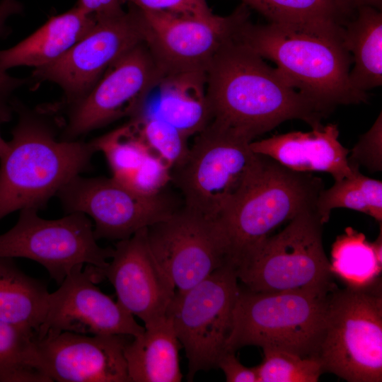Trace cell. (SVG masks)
Wrapping results in <instances>:
<instances>
[{
  "label": "cell",
  "mask_w": 382,
  "mask_h": 382,
  "mask_svg": "<svg viewBox=\"0 0 382 382\" xmlns=\"http://www.w3.org/2000/svg\"><path fill=\"white\" fill-rule=\"evenodd\" d=\"M20 211L16 224L0 235V257L34 260L60 284L75 268L85 265L103 268L112 256L113 248L98 244L93 225L83 213L45 219L39 216L38 209Z\"/></svg>",
  "instance_id": "9c48e42d"
},
{
  "label": "cell",
  "mask_w": 382,
  "mask_h": 382,
  "mask_svg": "<svg viewBox=\"0 0 382 382\" xmlns=\"http://www.w3.org/2000/svg\"><path fill=\"white\" fill-rule=\"evenodd\" d=\"M124 0H79L76 6L96 16H107L123 10Z\"/></svg>",
  "instance_id": "8d00e7d4"
},
{
  "label": "cell",
  "mask_w": 382,
  "mask_h": 382,
  "mask_svg": "<svg viewBox=\"0 0 382 382\" xmlns=\"http://www.w3.org/2000/svg\"><path fill=\"white\" fill-rule=\"evenodd\" d=\"M151 151L172 169L186 158L190 147L187 137L165 120L150 115H137L131 120Z\"/></svg>",
  "instance_id": "f546056e"
},
{
  "label": "cell",
  "mask_w": 382,
  "mask_h": 382,
  "mask_svg": "<svg viewBox=\"0 0 382 382\" xmlns=\"http://www.w3.org/2000/svg\"><path fill=\"white\" fill-rule=\"evenodd\" d=\"M253 140L214 121L196 134L185 161L171 170L184 207L216 219L238 191L257 154Z\"/></svg>",
  "instance_id": "ba28073f"
},
{
  "label": "cell",
  "mask_w": 382,
  "mask_h": 382,
  "mask_svg": "<svg viewBox=\"0 0 382 382\" xmlns=\"http://www.w3.org/2000/svg\"><path fill=\"white\" fill-rule=\"evenodd\" d=\"M17 123L0 158V221L25 208L44 207L73 178L86 170L97 149L91 140H64L57 104L30 108L12 100Z\"/></svg>",
  "instance_id": "3957f363"
},
{
  "label": "cell",
  "mask_w": 382,
  "mask_h": 382,
  "mask_svg": "<svg viewBox=\"0 0 382 382\" xmlns=\"http://www.w3.org/2000/svg\"><path fill=\"white\" fill-rule=\"evenodd\" d=\"M348 156L349 164L364 167L370 171H381L382 168V117L381 112L371 127L361 135L358 142Z\"/></svg>",
  "instance_id": "836d02e7"
},
{
  "label": "cell",
  "mask_w": 382,
  "mask_h": 382,
  "mask_svg": "<svg viewBox=\"0 0 382 382\" xmlns=\"http://www.w3.org/2000/svg\"><path fill=\"white\" fill-rule=\"evenodd\" d=\"M235 268L227 264L190 289L175 294L168 311L188 360V381L216 368L225 352L240 289Z\"/></svg>",
  "instance_id": "30bf717a"
},
{
  "label": "cell",
  "mask_w": 382,
  "mask_h": 382,
  "mask_svg": "<svg viewBox=\"0 0 382 382\" xmlns=\"http://www.w3.org/2000/svg\"><path fill=\"white\" fill-rule=\"evenodd\" d=\"M126 335L48 332L35 340L41 371L51 382H129Z\"/></svg>",
  "instance_id": "e0dca14e"
},
{
  "label": "cell",
  "mask_w": 382,
  "mask_h": 382,
  "mask_svg": "<svg viewBox=\"0 0 382 382\" xmlns=\"http://www.w3.org/2000/svg\"><path fill=\"white\" fill-rule=\"evenodd\" d=\"M352 166V175L335 181L329 189L320 191L316 211L323 224L328 221L331 211L336 208L358 211L381 223L382 182L364 175L359 167Z\"/></svg>",
  "instance_id": "484cf974"
},
{
  "label": "cell",
  "mask_w": 382,
  "mask_h": 382,
  "mask_svg": "<svg viewBox=\"0 0 382 382\" xmlns=\"http://www.w3.org/2000/svg\"><path fill=\"white\" fill-rule=\"evenodd\" d=\"M344 40L352 60L349 80L357 90L382 84V13L369 6L359 7L342 23Z\"/></svg>",
  "instance_id": "603a6c76"
},
{
  "label": "cell",
  "mask_w": 382,
  "mask_h": 382,
  "mask_svg": "<svg viewBox=\"0 0 382 382\" xmlns=\"http://www.w3.org/2000/svg\"><path fill=\"white\" fill-rule=\"evenodd\" d=\"M236 33L206 69L212 121L253 141L289 120H301L312 129L323 125L324 117L313 104L238 40Z\"/></svg>",
  "instance_id": "6da1fadb"
},
{
  "label": "cell",
  "mask_w": 382,
  "mask_h": 382,
  "mask_svg": "<svg viewBox=\"0 0 382 382\" xmlns=\"http://www.w3.org/2000/svg\"><path fill=\"white\" fill-rule=\"evenodd\" d=\"M382 237L374 243L351 227L339 236L332 245L330 268L349 287L373 286L381 272Z\"/></svg>",
  "instance_id": "d4e9b609"
},
{
  "label": "cell",
  "mask_w": 382,
  "mask_h": 382,
  "mask_svg": "<svg viewBox=\"0 0 382 382\" xmlns=\"http://www.w3.org/2000/svg\"><path fill=\"white\" fill-rule=\"evenodd\" d=\"M335 124L321 125L310 132H291L260 141H252L251 151L266 156L296 172H325L335 181L352 175L349 151L339 141Z\"/></svg>",
  "instance_id": "d6986e66"
},
{
  "label": "cell",
  "mask_w": 382,
  "mask_h": 382,
  "mask_svg": "<svg viewBox=\"0 0 382 382\" xmlns=\"http://www.w3.org/2000/svg\"><path fill=\"white\" fill-rule=\"evenodd\" d=\"M158 87L160 97L154 116L171 124L187 138L202 132L212 121L206 71L190 70L165 75Z\"/></svg>",
  "instance_id": "7402d4cb"
},
{
  "label": "cell",
  "mask_w": 382,
  "mask_h": 382,
  "mask_svg": "<svg viewBox=\"0 0 382 382\" xmlns=\"http://www.w3.org/2000/svg\"><path fill=\"white\" fill-rule=\"evenodd\" d=\"M267 18L270 22L303 23L334 21L343 23L337 0H241Z\"/></svg>",
  "instance_id": "f1b7e54d"
},
{
  "label": "cell",
  "mask_w": 382,
  "mask_h": 382,
  "mask_svg": "<svg viewBox=\"0 0 382 382\" xmlns=\"http://www.w3.org/2000/svg\"><path fill=\"white\" fill-rule=\"evenodd\" d=\"M93 141L97 151L103 152L105 156L112 178L122 184L152 153L132 120Z\"/></svg>",
  "instance_id": "83f0119b"
},
{
  "label": "cell",
  "mask_w": 382,
  "mask_h": 382,
  "mask_svg": "<svg viewBox=\"0 0 382 382\" xmlns=\"http://www.w3.org/2000/svg\"><path fill=\"white\" fill-rule=\"evenodd\" d=\"M129 9L96 16L91 30L63 56L35 68V81H47L59 86L64 100L61 110L85 97L108 68L125 52L142 42L139 11L128 4Z\"/></svg>",
  "instance_id": "7c38bea8"
},
{
  "label": "cell",
  "mask_w": 382,
  "mask_h": 382,
  "mask_svg": "<svg viewBox=\"0 0 382 382\" xmlns=\"http://www.w3.org/2000/svg\"><path fill=\"white\" fill-rule=\"evenodd\" d=\"M67 213L80 212L94 221L96 240H124L162 221L178 208L163 191L138 192L113 178H73L57 194Z\"/></svg>",
  "instance_id": "5bb4252c"
},
{
  "label": "cell",
  "mask_w": 382,
  "mask_h": 382,
  "mask_svg": "<svg viewBox=\"0 0 382 382\" xmlns=\"http://www.w3.org/2000/svg\"><path fill=\"white\" fill-rule=\"evenodd\" d=\"M96 17L78 7L51 17L33 34L12 47L0 50V69L38 68L63 56L93 27Z\"/></svg>",
  "instance_id": "ffe728a7"
},
{
  "label": "cell",
  "mask_w": 382,
  "mask_h": 382,
  "mask_svg": "<svg viewBox=\"0 0 382 382\" xmlns=\"http://www.w3.org/2000/svg\"><path fill=\"white\" fill-rule=\"evenodd\" d=\"M339 7L347 18L361 6H369L381 11L382 0H337Z\"/></svg>",
  "instance_id": "74e56055"
},
{
  "label": "cell",
  "mask_w": 382,
  "mask_h": 382,
  "mask_svg": "<svg viewBox=\"0 0 382 382\" xmlns=\"http://www.w3.org/2000/svg\"><path fill=\"white\" fill-rule=\"evenodd\" d=\"M323 225L315 209L299 214L238 262L234 267L238 279L253 291H333L336 289L323 248Z\"/></svg>",
  "instance_id": "8992f818"
},
{
  "label": "cell",
  "mask_w": 382,
  "mask_h": 382,
  "mask_svg": "<svg viewBox=\"0 0 382 382\" xmlns=\"http://www.w3.org/2000/svg\"><path fill=\"white\" fill-rule=\"evenodd\" d=\"M50 292L47 284L24 273L13 258L0 257V320L36 337Z\"/></svg>",
  "instance_id": "cb8c5ba5"
},
{
  "label": "cell",
  "mask_w": 382,
  "mask_h": 382,
  "mask_svg": "<svg viewBox=\"0 0 382 382\" xmlns=\"http://www.w3.org/2000/svg\"><path fill=\"white\" fill-rule=\"evenodd\" d=\"M170 181V166L151 153L124 185L142 194L154 195L163 191Z\"/></svg>",
  "instance_id": "d6a6232c"
},
{
  "label": "cell",
  "mask_w": 382,
  "mask_h": 382,
  "mask_svg": "<svg viewBox=\"0 0 382 382\" xmlns=\"http://www.w3.org/2000/svg\"><path fill=\"white\" fill-rule=\"evenodd\" d=\"M35 338L0 320V382H51L38 366Z\"/></svg>",
  "instance_id": "4316f807"
},
{
  "label": "cell",
  "mask_w": 382,
  "mask_h": 382,
  "mask_svg": "<svg viewBox=\"0 0 382 382\" xmlns=\"http://www.w3.org/2000/svg\"><path fill=\"white\" fill-rule=\"evenodd\" d=\"M149 249L175 294L229 263L228 244L216 219L183 206L146 228Z\"/></svg>",
  "instance_id": "8fae6325"
},
{
  "label": "cell",
  "mask_w": 382,
  "mask_h": 382,
  "mask_svg": "<svg viewBox=\"0 0 382 382\" xmlns=\"http://www.w3.org/2000/svg\"><path fill=\"white\" fill-rule=\"evenodd\" d=\"M332 292H260L240 286L225 351L254 345L316 358Z\"/></svg>",
  "instance_id": "5b68a950"
},
{
  "label": "cell",
  "mask_w": 382,
  "mask_h": 382,
  "mask_svg": "<svg viewBox=\"0 0 382 382\" xmlns=\"http://www.w3.org/2000/svg\"><path fill=\"white\" fill-rule=\"evenodd\" d=\"M323 189L321 178L257 154L243 185L216 219L228 244L230 264L234 267L282 223L316 210Z\"/></svg>",
  "instance_id": "277c9868"
},
{
  "label": "cell",
  "mask_w": 382,
  "mask_h": 382,
  "mask_svg": "<svg viewBox=\"0 0 382 382\" xmlns=\"http://www.w3.org/2000/svg\"><path fill=\"white\" fill-rule=\"evenodd\" d=\"M139 11L142 42L164 76L206 71L221 45L250 18L249 8L242 3L228 16L214 14L207 19Z\"/></svg>",
  "instance_id": "9a60e30c"
},
{
  "label": "cell",
  "mask_w": 382,
  "mask_h": 382,
  "mask_svg": "<svg viewBox=\"0 0 382 382\" xmlns=\"http://www.w3.org/2000/svg\"><path fill=\"white\" fill-rule=\"evenodd\" d=\"M133 337L125 349L129 382H180L179 340L167 316Z\"/></svg>",
  "instance_id": "44dd1931"
},
{
  "label": "cell",
  "mask_w": 382,
  "mask_h": 382,
  "mask_svg": "<svg viewBox=\"0 0 382 382\" xmlns=\"http://www.w3.org/2000/svg\"><path fill=\"white\" fill-rule=\"evenodd\" d=\"M103 278L100 268L93 265L73 270L59 289L50 293L37 337L62 331L90 335L141 334L144 327L96 285Z\"/></svg>",
  "instance_id": "2e32d148"
},
{
  "label": "cell",
  "mask_w": 382,
  "mask_h": 382,
  "mask_svg": "<svg viewBox=\"0 0 382 382\" xmlns=\"http://www.w3.org/2000/svg\"><path fill=\"white\" fill-rule=\"evenodd\" d=\"M263 353L262 363L255 366L258 382H317L324 373L315 357L275 349H263Z\"/></svg>",
  "instance_id": "4dcf8cb0"
},
{
  "label": "cell",
  "mask_w": 382,
  "mask_h": 382,
  "mask_svg": "<svg viewBox=\"0 0 382 382\" xmlns=\"http://www.w3.org/2000/svg\"><path fill=\"white\" fill-rule=\"evenodd\" d=\"M146 228L118 241L110 262L100 268L113 286L120 305L144 328L166 317L175 291L155 262L146 241Z\"/></svg>",
  "instance_id": "ac0fdd59"
},
{
  "label": "cell",
  "mask_w": 382,
  "mask_h": 382,
  "mask_svg": "<svg viewBox=\"0 0 382 382\" xmlns=\"http://www.w3.org/2000/svg\"><path fill=\"white\" fill-rule=\"evenodd\" d=\"M236 37L277 69L316 110L326 117L340 105L366 102V93L349 80L352 57L344 40L343 25L334 21L303 23L246 19Z\"/></svg>",
  "instance_id": "7a4b0ae2"
},
{
  "label": "cell",
  "mask_w": 382,
  "mask_h": 382,
  "mask_svg": "<svg viewBox=\"0 0 382 382\" xmlns=\"http://www.w3.org/2000/svg\"><path fill=\"white\" fill-rule=\"evenodd\" d=\"M142 11H163L207 19L213 13L207 0H124Z\"/></svg>",
  "instance_id": "e575fe53"
},
{
  "label": "cell",
  "mask_w": 382,
  "mask_h": 382,
  "mask_svg": "<svg viewBox=\"0 0 382 382\" xmlns=\"http://www.w3.org/2000/svg\"><path fill=\"white\" fill-rule=\"evenodd\" d=\"M23 6L18 0H1L0 1V37H6L11 30L6 26L9 17L23 12ZM32 80L13 77L0 69V125L9 122L13 116V93Z\"/></svg>",
  "instance_id": "1f68e13d"
},
{
  "label": "cell",
  "mask_w": 382,
  "mask_h": 382,
  "mask_svg": "<svg viewBox=\"0 0 382 382\" xmlns=\"http://www.w3.org/2000/svg\"><path fill=\"white\" fill-rule=\"evenodd\" d=\"M216 367L223 371L227 382H258L255 367L249 368L242 364L234 352H224Z\"/></svg>",
  "instance_id": "d590c367"
},
{
  "label": "cell",
  "mask_w": 382,
  "mask_h": 382,
  "mask_svg": "<svg viewBox=\"0 0 382 382\" xmlns=\"http://www.w3.org/2000/svg\"><path fill=\"white\" fill-rule=\"evenodd\" d=\"M8 147V141H6L0 132V158L4 155V154L6 152Z\"/></svg>",
  "instance_id": "f35d334b"
},
{
  "label": "cell",
  "mask_w": 382,
  "mask_h": 382,
  "mask_svg": "<svg viewBox=\"0 0 382 382\" xmlns=\"http://www.w3.org/2000/svg\"><path fill=\"white\" fill-rule=\"evenodd\" d=\"M164 76L140 42L114 62L81 100L67 108L60 138L77 139L125 116H134Z\"/></svg>",
  "instance_id": "4fadbf2b"
},
{
  "label": "cell",
  "mask_w": 382,
  "mask_h": 382,
  "mask_svg": "<svg viewBox=\"0 0 382 382\" xmlns=\"http://www.w3.org/2000/svg\"><path fill=\"white\" fill-rule=\"evenodd\" d=\"M323 372L349 382L382 381V296L379 288L331 294L316 355Z\"/></svg>",
  "instance_id": "52a82bcc"
}]
</instances>
